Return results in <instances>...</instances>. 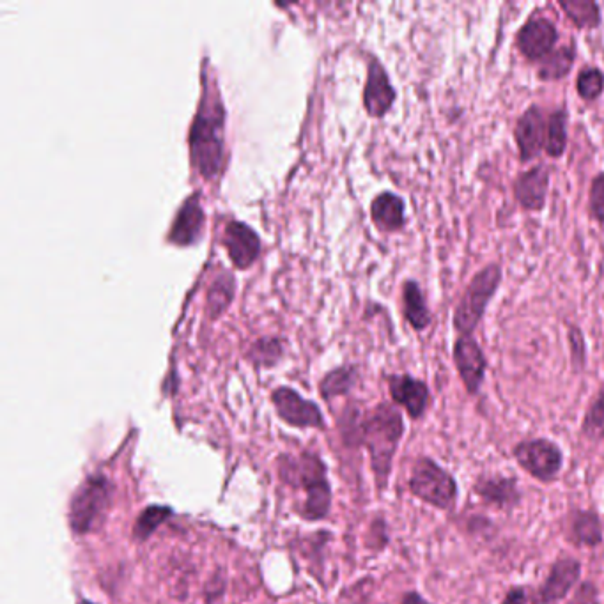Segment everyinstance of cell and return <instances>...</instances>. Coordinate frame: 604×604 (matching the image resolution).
<instances>
[{"label":"cell","instance_id":"8992f818","mask_svg":"<svg viewBox=\"0 0 604 604\" xmlns=\"http://www.w3.org/2000/svg\"><path fill=\"white\" fill-rule=\"evenodd\" d=\"M410 491L422 502L438 509H450L456 504L457 484L454 477L429 457H422L413 465Z\"/></svg>","mask_w":604,"mask_h":604},{"label":"cell","instance_id":"ffe728a7","mask_svg":"<svg viewBox=\"0 0 604 604\" xmlns=\"http://www.w3.org/2000/svg\"><path fill=\"white\" fill-rule=\"evenodd\" d=\"M404 318L413 330L424 332L431 325V312L427 307L426 296L422 293L417 280H406L403 286Z\"/></svg>","mask_w":604,"mask_h":604},{"label":"cell","instance_id":"4dcf8cb0","mask_svg":"<svg viewBox=\"0 0 604 604\" xmlns=\"http://www.w3.org/2000/svg\"><path fill=\"white\" fill-rule=\"evenodd\" d=\"M589 213L597 224L604 225V172H599L590 183Z\"/></svg>","mask_w":604,"mask_h":604},{"label":"cell","instance_id":"7c38bea8","mask_svg":"<svg viewBox=\"0 0 604 604\" xmlns=\"http://www.w3.org/2000/svg\"><path fill=\"white\" fill-rule=\"evenodd\" d=\"M550 178V167L535 165L532 169L521 172L518 178L514 179L512 194L521 210L534 211V213L544 210L550 190Z\"/></svg>","mask_w":604,"mask_h":604},{"label":"cell","instance_id":"836d02e7","mask_svg":"<svg viewBox=\"0 0 604 604\" xmlns=\"http://www.w3.org/2000/svg\"><path fill=\"white\" fill-rule=\"evenodd\" d=\"M502 604H527V594L521 587H514V589L505 596L504 603Z\"/></svg>","mask_w":604,"mask_h":604},{"label":"cell","instance_id":"9a60e30c","mask_svg":"<svg viewBox=\"0 0 604 604\" xmlns=\"http://www.w3.org/2000/svg\"><path fill=\"white\" fill-rule=\"evenodd\" d=\"M225 247L238 268H248L259 256L261 241L247 224L233 220L225 227Z\"/></svg>","mask_w":604,"mask_h":604},{"label":"cell","instance_id":"3957f363","mask_svg":"<svg viewBox=\"0 0 604 604\" xmlns=\"http://www.w3.org/2000/svg\"><path fill=\"white\" fill-rule=\"evenodd\" d=\"M502 266L498 263L486 264L481 272L475 273L466 286L459 302L454 307V330L459 335H472L486 316V309L502 284Z\"/></svg>","mask_w":604,"mask_h":604},{"label":"cell","instance_id":"4316f807","mask_svg":"<svg viewBox=\"0 0 604 604\" xmlns=\"http://www.w3.org/2000/svg\"><path fill=\"white\" fill-rule=\"evenodd\" d=\"M581 433L592 442H603L604 440V387L597 394L594 403L590 404L585 413V419L581 424Z\"/></svg>","mask_w":604,"mask_h":604},{"label":"cell","instance_id":"cb8c5ba5","mask_svg":"<svg viewBox=\"0 0 604 604\" xmlns=\"http://www.w3.org/2000/svg\"><path fill=\"white\" fill-rule=\"evenodd\" d=\"M567 117L566 109H557L548 116L546 124V142L544 151L550 158H562L567 149Z\"/></svg>","mask_w":604,"mask_h":604},{"label":"cell","instance_id":"2e32d148","mask_svg":"<svg viewBox=\"0 0 604 604\" xmlns=\"http://www.w3.org/2000/svg\"><path fill=\"white\" fill-rule=\"evenodd\" d=\"M581 564L576 558H558L555 566L551 567L548 580L541 587V603L557 604L571 592L576 581L580 578Z\"/></svg>","mask_w":604,"mask_h":604},{"label":"cell","instance_id":"484cf974","mask_svg":"<svg viewBox=\"0 0 604 604\" xmlns=\"http://www.w3.org/2000/svg\"><path fill=\"white\" fill-rule=\"evenodd\" d=\"M355 381H357V371L353 367H339L335 371L328 372L325 380L321 381V394L325 399L348 394Z\"/></svg>","mask_w":604,"mask_h":604},{"label":"cell","instance_id":"1f68e13d","mask_svg":"<svg viewBox=\"0 0 604 604\" xmlns=\"http://www.w3.org/2000/svg\"><path fill=\"white\" fill-rule=\"evenodd\" d=\"M282 355V344L277 339H263L252 349V358L256 364L272 365Z\"/></svg>","mask_w":604,"mask_h":604},{"label":"cell","instance_id":"8fae6325","mask_svg":"<svg viewBox=\"0 0 604 604\" xmlns=\"http://www.w3.org/2000/svg\"><path fill=\"white\" fill-rule=\"evenodd\" d=\"M546 124L548 117L539 105H530L516 121L514 139L518 146L521 162H530L544 151L546 142Z\"/></svg>","mask_w":604,"mask_h":604},{"label":"cell","instance_id":"7402d4cb","mask_svg":"<svg viewBox=\"0 0 604 604\" xmlns=\"http://www.w3.org/2000/svg\"><path fill=\"white\" fill-rule=\"evenodd\" d=\"M576 61V47L574 45H566V47L553 50L539 66L537 78L543 82H557L566 78Z\"/></svg>","mask_w":604,"mask_h":604},{"label":"cell","instance_id":"f546056e","mask_svg":"<svg viewBox=\"0 0 604 604\" xmlns=\"http://www.w3.org/2000/svg\"><path fill=\"white\" fill-rule=\"evenodd\" d=\"M567 342H569V349H571L574 371H583L585 365H587V342H585V335L581 332L580 326H567Z\"/></svg>","mask_w":604,"mask_h":604},{"label":"cell","instance_id":"6da1fadb","mask_svg":"<svg viewBox=\"0 0 604 604\" xmlns=\"http://www.w3.org/2000/svg\"><path fill=\"white\" fill-rule=\"evenodd\" d=\"M224 123L222 101L215 87H204L201 109L190 130V155L195 169L213 179L224 167Z\"/></svg>","mask_w":604,"mask_h":604},{"label":"cell","instance_id":"4fadbf2b","mask_svg":"<svg viewBox=\"0 0 604 604\" xmlns=\"http://www.w3.org/2000/svg\"><path fill=\"white\" fill-rule=\"evenodd\" d=\"M397 98L394 86L388 78V73L378 59L372 57L365 80L364 105L369 116L383 117L394 107Z\"/></svg>","mask_w":604,"mask_h":604},{"label":"cell","instance_id":"5bb4252c","mask_svg":"<svg viewBox=\"0 0 604 604\" xmlns=\"http://www.w3.org/2000/svg\"><path fill=\"white\" fill-rule=\"evenodd\" d=\"M388 390L395 403L408 411L411 419H420L426 413L431 395L424 381L410 374H394L388 378Z\"/></svg>","mask_w":604,"mask_h":604},{"label":"cell","instance_id":"d6986e66","mask_svg":"<svg viewBox=\"0 0 604 604\" xmlns=\"http://www.w3.org/2000/svg\"><path fill=\"white\" fill-rule=\"evenodd\" d=\"M404 211H406V204L399 195L392 194V192H383V194L376 195L374 201H372V222L381 231L394 233V231L403 229L404 224H406Z\"/></svg>","mask_w":604,"mask_h":604},{"label":"cell","instance_id":"d4e9b609","mask_svg":"<svg viewBox=\"0 0 604 604\" xmlns=\"http://www.w3.org/2000/svg\"><path fill=\"white\" fill-rule=\"evenodd\" d=\"M172 509L167 505H149L140 512L139 518L133 525V537L144 541L155 534L156 528L162 527L167 519L171 518Z\"/></svg>","mask_w":604,"mask_h":604},{"label":"cell","instance_id":"603a6c76","mask_svg":"<svg viewBox=\"0 0 604 604\" xmlns=\"http://www.w3.org/2000/svg\"><path fill=\"white\" fill-rule=\"evenodd\" d=\"M558 6L580 31H592L603 22L599 4L592 0H558Z\"/></svg>","mask_w":604,"mask_h":604},{"label":"cell","instance_id":"d6a6232c","mask_svg":"<svg viewBox=\"0 0 604 604\" xmlns=\"http://www.w3.org/2000/svg\"><path fill=\"white\" fill-rule=\"evenodd\" d=\"M569 604H599L596 585L589 583V581L583 583Z\"/></svg>","mask_w":604,"mask_h":604},{"label":"cell","instance_id":"30bf717a","mask_svg":"<svg viewBox=\"0 0 604 604\" xmlns=\"http://www.w3.org/2000/svg\"><path fill=\"white\" fill-rule=\"evenodd\" d=\"M275 410L280 419L293 427H316L323 429L325 420L318 404L303 399L302 395L295 392L293 388L280 387L272 394Z\"/></svg>","mask_w":604,"mask_h":604},{"label":"cell","instance_id":"83f0119b","mask_svg":"<svg viewBox=\"0 0 604 604\" xmlns=\"http://www.w3.org/2000/svg\"><path fill=\"white\" fill-rule=\"evenodd\" d=\"M604 91V73L596 68L589 66L583 68L576 77V93L581 100L596 101Z\"/></svg>","mask_w":604,"mask_h":604},{"label":"cell","instance_id":"ba28073f","mask_svg":"<svg viewBox=\"0 0 604 604\" xmlns=\"http://www.w3.org/2000/svg\"><path fill=\"white\" fill-rule=\"evenodd\" d=\"M558 29L546 16H530L516 34V47L527 61L543 62L555 50Z\"/></svg>","mask_w":604,"mask_h":604},{"label":"cell","instance_id":"e0dca14e","mask_svg":"<svg viewBox=\"0 0 604 604\" xmlns=\"http://www.w3.org/2000/svg\"><path fill=\"white\" fill-rule=\"evenodd\" d=\"M202 227H204V211H202L199 195L195 194L188 197L183 202V206L179 208L169 238L176 245H192L199 240Z\"/></svg>","mask_w":604,"mask_h":604},{"label":"cell","instance_id":"ac0fdd59","mask_svg":"<svg viewBox=\"0 0 604 604\" xmlns=\"http://www.w3.org/2000/svg\"><path fill=\"white\" fill-rule=\"evenodd\" d=\"M473 489L486 504L498 509H511L519 502L518 481L511 477H481Z\"/></svg>","mask_w":604,"mask_h":604},{"label":"cell","instance_id":"9c48e42d","mask_svg":"<svg viewBox=\"0 0 604 604\" xmlns=\"http://www.w3.org/2000/svg\"><path fill=\"white\" fill-rule=\"evenodd\" d=\"M452 358L456 364L457 374L465 385L466 392L475 395L481 390L482 381L486 378L488 360L482 351L481 344L472 335H459L454 342Z\"/></svg>","mask_w":604,"mask_h":604},{"label":"cell","instance_id":"44dd1931","mask_svg":"<svg viewBox=\"0 0 604 604\" xmlns=\"http://www.w3.org/2000/svg\"><path fill=\"white\" fill-rule=\"evenodd\" d=\"M569 539L576 546H589L596 548L603 543V525L597 514L590 511L574 512L569 528Z\"/></svg>","mask_w":604,"mask_h":604},{"label":"cell","instance_id":"d590c367","mask_svg":"<svg viewBox=\"0 0 604 604\" xmlns=\"http://www.w3.org/2000/svg\"><path fill=\"white\" fill-rule=\"evenodd\" d=\"M80 604H93L91 601H80Z\"/></svg>","mask_w":604,"mask_h":604},{"label":"cell","instance_id":"e575fe53","mask_svg":"<svg viewBox=\"0 0 604 604\" xmlns=\"http://www.w3.org/2000/svg\"><path fill=\"white\" fill-rule=\"evenodd\" d=\"M401 604H431L427 603L424 597L417 594V592H408L406 596L403 597V603Z\"/></svg>","mask_w":604,"mask_h":604},{"label":"cell","instance_id":"7a4b0ae2","mask_svg":"<svg viewBox=\"0 0 604 604\" xmlns=\"http://www.w3.org/2000/svg\"><path fill=\"white\" fill-rule=\"evenodd\" d=\"M403 415L392 404L381 403L357 424V436L371 456L372 472L378 488L385 489L399 442L403 438Z\"/></svg>","mask_w":604,"mask_h":604},{"label":"cell","instance_id":"52a82bcc","mask_svg":"<svg viewBox=\"0 0 604 604\" xmlns=\"http://www.w3.org/2000/svg\"><path fill=\"white\" fill-rule=\"evenodd\" d=\"M519 466L539 481H553L562 468V450L550 440H528L514 447Z\"/></svg>","mask_w":604,"mask_h":604},{"label":"cell","instance_id":"f1b7e54d","mask_svg":"<svg viewBox=\"0 0 604 604\" xmlns=\"http://www.w3.org/2000/svg\"><path fill=\"white\" fill-rule=\"evenodd\" d=\"M234 293V280L231 275H220L210 289L208 303H210L211 314L218 316L222 310L231 303Z\"/></svg>","mask_w":604,"mask_h":604},{"label":"cell","instance_id":"277c9868","mask_svg":"<svg viewBox=\"0 0 604 604\" xmlns=\"http://www.w3.org/2000/svg\"><path fill=\"white\" fill-rule=\"evenodd\" d=\"M112 500V484L101 473L91 475L71 498L70 527L75 534H91L103 525Z\"/></svg>","mask_w":604,"mask_h":604},{"label":"cell","instance_id":"5b68a950","mask_svg":"<svg viewBox=\"0 0 604 604\" xmlns=\"http://www.w3.org/2000/svg\"><path fill=\"white\" fill-rule=\"evenodd\" d=\"M296 481L305 489V505L300 509L303 518L318 521L330 512L332 491L326 479V466L316 454L305 452L295 465Z\"/></svg>","mask_w":604,"mask_h":604}]
</instances>
